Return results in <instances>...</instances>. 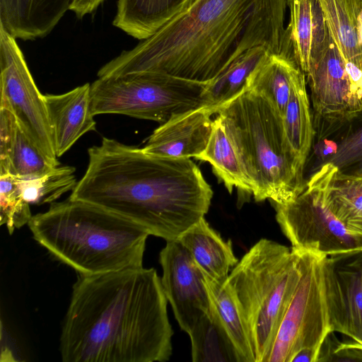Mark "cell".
<instances>
[{"label": "cell", "instance_id": "1", "mask_svg": "<svg viewBox=\"0 0 362 362\" xmlns=\"http://www.w3.org/2000/svg\"><path fill=\"white\" fill-rule=\"evenodd\" d=\"M167 304L153 268L78 275L62 328V361H168L173 330Z\"/></svg>", "mask_w": 362, "mask_h": 362}, {"label": "cell", "instance_id": "2", "mask_svg": "<svg viewBox=\"0 0 362 362\" xmlns=\"http://www.w3.org/2000/svg\"><path fill=\"white\" fill-rule=\"evenodd\" d=\"M88 154L70 199L114 212L166 241L177 240L209 211L213 191L190 158L155 156L106 137Z\"/></svg>", "mask_w": 362, "mask_h": 362}, {"label": "cell", "instance_id": "3", "mask_svg": "<svg viewBox=\"0 0 362 362\" xmlns=\"http://www.w3.org/2000/svg\"><path fill=\"white\" fill-rule=\"evenodd\" d=\"M256 0H194L148 38L121 52L99 78L157 72L208 83L234 59Z\"/></svg>", "mask_w": 362, "mask_h": 362}, {"label": "cell", "instance_id": "4", "mask_svg": "<svg viewBox=\"0 0 362 362\" xmlns=\"http://www.w3.org/2000/svg\"><path fill=\"white\" fill-rule=\"evenodd\" d=\"M28 226L37 243L81 276L142 267L150 235L120 215L69 197L50 204Z\"/></svg>", "mask_w": 362, "mask_h": 362}, {"label": "cell", "instance_id": "5", "mask_svg": "<svg viewBox=\"0 0 362 362\" xmlns=\"http://www.w3.org/2000/svg\"><path fill=\"white\" fill-rule=\"evenodd\" d=\"M252 186L256 202L293 200L304 186V170L284 134L282 118L264 96L246 89L216 112Z\"/></svg>", "mask_w": 362, "mask_h": 362}, {"label": "cell", "instance_id": "6", "mask_svg": "<svg viewBox=\"0 0 362 362\" xmlns=\"http://www.w3.org/2000/svg\"><path fill=\"white\" fill-rule=\"evenodd\" d=\"M300 276L298 253L266 238L231 269L226 281L246 320L255 362H266Z\"/></svg>", "mask_w": 362, "mask_h": 362}, {"label": "cell", "instance_id": "7", "mask_svg": "<svg viewBox=\"0 0 362 362\" xmlns=\"http://www.w3.org/2000/svg\"><path fill=\"white\" fill-rule=\"evenodd\" d=\"M207 83L157 72L98 78L90 84L92 114H119L161 124L209 106Z\"/></svg>", "mask_w": 362, "mask_h": 362}, {"label": "cell", "instance_id": "8", "mask_svg": "<svg viewBox=\"0 0 362 362\" xmlns=\"http://www.w3.org/2000/svg\"><path fill=\"white\" fill-rule=\"evenodd\" d=\"M337 171L330 163L322 165L293 200L274 204L276 220L293 250L325 257L362 250V231L341 221L328 203Z\"/></svg>", "mask_w": 362, "mask_h": 362}, {"label": "cell", "instance_id": "9", "mask_svg": "<svg viewBox=\"0 0 362 362\" xmlns=\"http://www.w3.org/2000/svg\"><path fill=\"white\" fill-rule=\"evenodd\" d=\"M297 252L300 279L266 362H291L293 355L303 348L320 351L325 339L332 332L324 283L325 256L309 252Z\"/></svg>", "mask_w": 362, "mask_h": 362}, {"label": "cell", "instance_id": "10", "mask_svg": "<svg viewBox=\"0 0 362 362\" xmlns=\"http://www.w3.org/2000/svg\"><path fill=\"white\" fill-rule=\"evenodd\" d=\"M0 106L10 109L34 144L51 160L55 154L44 95L37 88L16 39L0 25Z\"/></svg>", "mask_w": 362, "mask_h": 362}, {"label": "cell", "instance_id": "11", "mask_svg": "<svg viewBox=\"0 0 362 362\" xmlns=\"http://www.w3.org/2000/svg\"><path fill=\"white\" fill-rule=\"evenodd\" d=\"M166 242L159 255L161 284L177 323L189 334L210 310V300L203 273L187 250L177 240Z\"/></svg>", "mask_w": 362, "mask_h": 362}, {"label": "cell", "instance_id": "12", "mask_svg": "<svg viewBox=\"0 0 362 362\" xmlns=\"http://www.w3.org/2000/svg\"><path fill=\"white\" fill-rule=\"evenodd\" d=\"M323 274L332 331L362 345V250L325 257Z\"/></svg>", "mask_w": 362, "mask_h": 362}, {"label": "cell", "instance_id": "13", "mask_svg": "<svg viewBox=\"0 0 362 362\" xmlns=\"http://www.w3.org/2000/svg\"><path fill=\"white\" fill-rule=\"evenodd\" d=\"M214 114L205 106L175 116L155 129L142 148L158 156L197 158L209 143Z\"/></svg>", "mask_w": 362, "mask_h": 362}, {"label": "cell", "instance_id": "14", "mask_svg": "<svg viewBox=\"0 0 362 362\" xmlns=\"http://www.w3.org/2000/svg\"><path fill=\"white\" fill-rule=\"evenodd\" d=\"M55 154L63 156L85 134L96 130L91 111L90 84L62 94H44Z\"/></svg>", "mask_w": 362, "mask_h": 362}, {"label": "cell", "instance_id": "15", "mask_svg": "<svg viewBox=\"0 0 362 362\" xmlns=\"http://www.w3.org/2000/svg\"><path fill=\"white\" fill-rule=\"evenodd\" d=\"M30 140L13 112L0 106V175L27 180L40 177L56 166Z\"/></svg>", "mask_w": 362, "mask_h": 362}, {"label": "cell", "instance_id": "16", "mask_svg": "<svg viewBox=\"0 0 362 362\" xmlns=\"http://www.w3.org/2000/svg\"><path fill=\"white\" fill-rule=\"evenodd\" d=\"M330 34L362 98V0H320Z\"/></svg>", "mask_w": 362, "mask_h": 362}, {"label": "cell", "instance_id": "17", "mask_svg": "<svg viewBox=\"0 0 362 362\" xmlns=\"http://www.w3.org/2000/svg\"><path fill=\"white\" fill-rule=\"evenodd\" d=\"M73 0H0V25L16 39L47 35L69 10Z\"/></svg>", "mask_w": 362, "mask_h": 362}, {"label": "cell", "instance_id": "18", "mask_svg": "<svg viewBox=\"0 0 362 362\" xmlns=\"http://www.w3.org/2000/svg\"><path fill=\"white\" fill-rule=\"evenodd\" d=\"M286 26L294 60L305 74L310 59L326 45L330 32L320 0H287Z\"/></svg>", "mask_w": 362, "mask_h": 362}, {"label": "cell", "instance_id": "19", "mask_svg": "<svg viewBox=\"0 0 362 362\" xmlns=\"http://www.w3.org/2000/svg\"><path fill=\"white\" fill-rule=\"evenodd\" d=\"M177 240L187 250L201 271L224 283L238 263L230 240H224L204 217L182 233Z\"/></svg>", "mask_w": 362, "mask_h": 362}, {"label": "cell", "instance_id": "20", "mask_svg": "<svg viewBox=\"0 0 362 362\" xmlns=\"http://www.w3.org/2000/svg\"><path fill=\"white\" fill-rule=\"evenodd\" d=\"M191 4V0H117L112 24L141 41L156 33Z\"/></svg>", "mask_w": 362, "mask_h": 362}, {"label": "cell", "instance_id": "21", "mask_svg": "<svg viewBox=\"0 0 362 362\" xmlns=\"http://www.w3.org/2000/svg\"><path fill=\"white\" fill-rule=\"evenodd\" d=\"M301 71L293 59L268 52L249 77L247 89L266 98L282 117L293 81Z\"/></svg>", "mask_w": 362, "mask_h": 362}, {"label": "cell", "instance_id": "22", "mask_svg": "<svg viewBox=\"0 0 362 362\" xmlns=\"http://www.w3.org/2000/svg\"><path fill=\"white\" fill-rule=\"evenodd\" d=\"M282 124L286 141L300 166L305 170L315 136L306 78L301 71L293 81Z\"/></svg>", "mask_w": 362, "mask_h": 362}, {"label": "cell", "instance_id": "23", "mask_svg": "<svg viewBox=\"0 0 362 362\" xmlns=\"http://www.w3.org/2000/svg\"><path fill=\"white\" fill-rule=\"evenodd\" d=\"M203 275L210 304L232 341L240 362H255L247 325L231 287L227 281L219 283Z\"/></svg>", "mask_w": 362, "mask_h": 362}, {"label": "cell", "instance_id": "24", "mask_svg": "<svg viewBox=\"0 0 362 362\" xmlns=\"http://www.w3.org/2000/svg\"><path fill=\"white\" fill-rule=\"evenodd\" d=\"M268 52L262 46L245 51L207 83L205 96L216 114L247 89L249 77Z\"/></svg>", "mask_w": 362, "mask_h": 362}, {"label": "cell", "instance_id": "25", "mask_svg": "<svg viewBox=\"0 0 362 362\" xmlns=\"http://www.w3.org/2000/svg\"><path fill=\"white\" fill-rule=\"evenodd\" d=\"M197 159L209 163L214 173L230 192L236 187L252 194V186L218 116L214 120V128L207 146Z\"/></svg>", "mask_w": 362, "mask_h": 362}, {"label": "cell", "instance_id": "26", "mask_svg": "<svg viewBox=\"0 0 362 362\" xmlns=\"http://www.w3.org/2000/svg\"><path fill=\"white\" fill-rule=\"evenodd\" d=\"M194 362H240L237 351L215 310L204 315L188 334Z\"/></svg>", "mask_w": 362, "mask_h": 362}, {"label": "cell", "instance_id": "27", "mask_svg": "<svg viewBox=\"0 0 362 362\" xmlns=\"http://www.w3.org/2000/svg\"><path fill=\"white\" fill-rule=\"evenodd\" d=\"M75 168L56 166L35 178L23 180L20 184L24 199L30 204H52L77 184Z\"/></svg>", "mask_w": 362, "mask_h": 362}, {"label": "cell", "instance_id": "28", "mask_svg": "<svg viewBox=\"0 0 362 362\" xmlns=\"http://www.w3.org/2000/svg\"><path fill=\"white\" fill-rule=\"evenodd\" d=\"M327 199L341 221L362 231V177H343L336 174L329 187Z\"/></svg>", "mask_w": 362, "mask_h": 362}, {"label": "cell", "instance_id": "29", "mask_svg": "<svg viewBox=\"0 0 362 362\" xmlns=\"http://www.w3.org/2000/svg\"><path fill=\"white\" fill-rule=\"evenodd\" d=\"M337 144L336 153L328 161L337 168V175L362 177V112L348 121Z\"/></svg>", "mask_w": 362, "mask_h": 362}, {"label": "cell", "instance_id": "30", "mask_svg": "<svg viewBox=\"0 0 362 362\" xmlns=\"http://www.w3.org/2000/svg\"><path fill=\"white\" fill-rule=\"evenodd\" d=\"M23 198L20 178L11 174L0 175V223L9 234L28 223L33 215Z\"/></svg>", "mask_w": 362, "mask_h": 362}, {"label": "cell", "instance_id": "31", "mask_svg": "<svg viewBox=\"0 0 362 362\" xmlns=\"http://www.w3.org/2000/svg\"><path fill=\"white\" fill-rule=\"evenodd\" d=\"M320 361H362V347L354 340L339 341L332 332L322 344L317 359Z\"/></svg>", "mask_w": 362, "mask_h": 362}, {"label": "cell", "instance_id": "32", "mask_svg": "<svg viewBox=\"0 0 362 362\" xmlns=\"http://www.w3.org/2000/svg\"><path fill=\"white\" fill-rule=\"evenodd\" d=\"M104 0H73L69 10L74 12L78 18L92 13Z\"/></svg>", "mask_w": 362, "mask_h": 362}, {"label": "cell", "instance_id": "33", "mask_svg": "<svg viewBox=\"0 0 362 362\" xmlns=\"http://www.w3.org/2000/svg\"><path fill=\"white\" fill-rule=\"evenodd\" d=\"M194 1V0H191V1H192V2H193Z\"/></svg>", "mask_w": 362, "mask_h": 362}, {"label": "cell", "instance_id": "34", "mask_svg": "<svg viewBox=\"0 0 362 362\" xmlns=\"http://www.w3.org/2000/svg\"><path fill=\"white\" fill-rule=\"evenodd\" d=\"M361 346L362 347V345L360 344Z\"/></svg>", "mask_w": 362, "mask_h": 362}]
</instances>
